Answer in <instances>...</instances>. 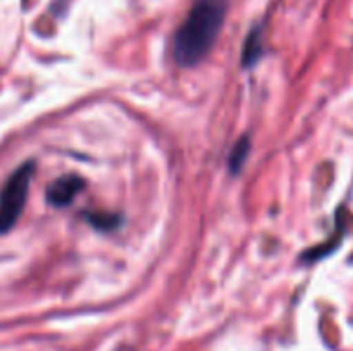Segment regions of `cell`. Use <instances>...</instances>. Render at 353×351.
Here are the masks:
<instances>
[{"label":"cell","mask_w":353,"mask_h":351,"mask_svg":"<svg viewBox=\"0 0 353 351\" xmlns=\"http://www.w3.org/2000/svg\"><path fill=\"white\" fill-rule=\"evenodd\" d=\"M228 14V0H194L174 37V58L180 66H196L213 50Z\"/></svg>","instance_id":"1"},{"label":"cell","mask_w":353,"mask_h":351,"mask_svg":"<svg viewBox=\"0 0 353 351\" xmlns=\"http://www.w3.org/2000/svg\"><path fill=\"white\" fill-rule=\"evenodd\" d=\"M263 56V33L261 27L252 29L250 35L244 41V52H242V66L250 68L252 64H256Z\"/></svg>","instance_id":"4"},{"label":"cell","mask_w":353,"mask_h":351,"mask_svg":"<svg viewBox=\"0 0 353 351\" xmlns=\"http://www.w3.org/2000/svg\"><path fill=\"white\" fill-rule=\"evenodd\" d=\"M33 172H35V166L27 161L4 182L0 190V234H6L19 221L27 203Z\"/></svg>","instance_id":"2"},{"label":"cell","mask_w":353,"mask_h":351,"mask_svg":"<svg viewBox=\"0 0 353 351\" xmlns=\"http://www.w3.org/2000/svg\"><path fill=\"white\" fill-rule=\"evenodd\" d=\"M248 155H250V139L244 137V139H240V141L236 143V147L232 149V155H230V172H232V174L242 172V168H244Z\"/></svg>","instance_id":"5"},{"label":"cell","mask_w":353,"mask_h":351,"mask_svg":"<svg viewBox=\"0 0 353 351\" xmlns=\"http://www.w3.org/2000/svg\"><path fill=\"white\" fill-rule=\"evenodd\" d=\"M83 180L79 176H62L48 190V203L54 207H66L83 190Z\"/></svg>","instance_id":"3"}]
</instances>
